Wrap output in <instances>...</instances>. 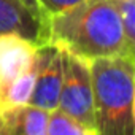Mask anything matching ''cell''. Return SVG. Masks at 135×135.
Wrapping results in <instances>:
<instances>
[{
	"instance_id": "obj_1",
	"label": "cell",
	"mask_w": 135,
	"mask_h": 135,
	"mask_svg": "<svg viewBox=\"0 0 135 135\" xmlns=\"http://www.w3.org/2000/svg\"><path fill=\"white\" fill-rule=\"evenodd\" d=\"M78 57L92 60L108 56H135L126 40L114 0H84L46 18V40Z\"/></svg>"
},
{
	"instance_id": "obj_2",
	"label": "cell",
	"mask_w": 135,
	"mask_h": 135,
	"mask_svg": "<svg viewBox=\"0 0 135 135\" xmlns=\"http://www.w3.org/2000/svg\"><path fill=\"white\" fill-rule=\"evenodd\" d=\"M88 62L97 135H135V56H108Z\"/></svg>"
},
{
	"instance_id": "obj_3",
	"label": "cell",
	"mask_w": 135,
	"mask_h": 135,
	"mask_svg": "<svg viewBox=\"0 0 135 135\" xmlns=\"http://www.w3.org/2000/svg\"><path fill=\"white\" fill-rule=\"evenodd\" d=\"M60 52L62 86L57 108L80 122L94 126V102L89 62L65 49H60Z\"/></svg>"
},
{
	"instance_id": "obj_4",
	"label": "cell",
	"mask_w": 135,
	"mask_h": 135,
	"mask_svg": "<svg viewBox=\"0 0 135 135\" xmlns=\"http://www.w3.org/2000/svg\"><path fill=\"white\" fill-rule=\"evenodd\" d=\"M62 86V52L51 43L38 45L37 76L29 105L52 111L59 105Z\"/></svg>"
},
{
	"instance_id": "obj_5",
	"label": "cell",
	"mask_w": 135,
	"mask_h": 135,
	"mask_svg": "<svg viewBox=\"0 0 135 135\" xmlns=\"http://www.w3.org/2000/svg\"><path fill=\"white\" fill-rule=\"evenodd\" d=\"M0 33H16L37 45L46 40V16L26 0H0Z\"/></svg>"
},
{
	"instance_id": "obj_6",
	"label": "cell",
	"mask_w": 135,
	"mask_h": 135,
	"mask_svg": "<svg viewBox=\"0 0 135 135\" xmlns=\"http://www.w3.org/2000/svg\"><path fill=\"white\" fill-rule=\"evenodd\" d=\"M38 45L16 33H0V91L33 70Z\"/></svg>"
},
{
	"instance_id": "obj_7",
	"label": "cell",
	"mask_w": 135,
	"mask_h": 135,
	"mask_svg": "<svg viewBox=\"0 0 135 135\" xmlns=\"http://www.w3.org/2000/svg\"><path fill=\"white\" fill-rule=\"evenodd\" d=\"M49 111L24 105L0 113V135H46Z\"/></svg>"
},
{
	"instance_id": "obj_8",
	"label": "cell",
	"mask_w": 135,
	"mask_h": 135,
	"mask_svg": "<svg viewBox=\"0 0 135 135\" xmlns=\"http://www.w3.org/2000/svg\"><path fill=\"white\" fill-rule=\"evenodd\" d=\"M46 135H97V130L94 126L80 122L75 118L56 108L49 111Z\"/></svg>"
},
{
	"instance_id": "obj_9",
	"label": "cell",
	"mask_w": 135,
	"mask_h": 135,
	"mask_svg": "<svg viewBox=\"0 0 135 135\" xmlns=\"http://www.w3.org/2000/svg\"><path fill=\"white\" fill-rule=\"evenodd\" d=\"M126 40L135 48V0H114Z\"/></svg>"
},
{
	"instance_id": "obj_10",
	"label": "cell",
	"mask_w": 135,
	"mask_h": 135,
	"mask_svg": "<svg viewBox=\"0 0 135 135\" xmlns=\"http://www.w3.org/2000/svg\"><path fill=\"white\" fill-rule=\"evenodd\" d=\"M40 11L49 18V16H54V15H59L65 10H69L81 2H84V0H35Z\"/></svg>"
},
{
	"instance_id": "obj_11",
	"label": "cell",
	"mask_w": 135,
	"mask_h": 135,
	"mask_svg": "<svg viewBox=\"0 0 135 135\" xmlns=\"http://www.w3.org/2000/svg\"><path fill=\"white\" fill-rule=\"evenodd\" d=\"M26 2H29V3H32V5H35V7H38V5H37V2H35V0H26Z\"/></svg>"
}]
</instances>
